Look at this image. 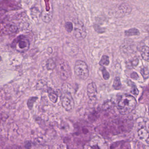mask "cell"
<instances>
[{
    "instance_id": "cell-1",
    "label": "cell",
    "mask_w": 149,
    "mask_h": 149,
    "mask_svg": "<svg viewBox=\"0 0 149 149\" xmlns=\"http://www.w3.org/2000/svg\"><path fill=\"white\" fill-rule=\"evenodd\" d=\"M136 101L134 97L130 95L121 96L118 103V109L121 114H129L136 108Z\"/></svg>"
},
{
    "instance_id": "cell-2",
    "label": "cell",
    "mask_w": 149,
    "mask_h": 149,
    "mask_svg": "<svg viewBox=\"0 0 149 149\" xmlns=\"http://www.w3.org/2000/svg\"><path fill=\"white\" fill-rule=\"evenodd\" d=\"M56 70L60 77L63 80H67L71 74V70L69 64L64 59L60 60L56 63Z\"/></svg>"
},
{
    "instance_id": "cell-3",
    "label": "cell",
    "mask_w": 149,
    "mask_h": 149,
    "mask_svg": "<svg viewBox=\"0 0 149 149\" xmlns=\"http://www.w3.org/2000/svg\"><path fill=\"white\" fill-rule=\"evenodd\" d=\"M76 75L83 80H86L89 77V70L88 65L83 61H77L74 66Z\"/></svg>"
},
{
    "instance_id": "cell-4",
    "label": "cell",
    "mask_w": 149,
    "mask_h": 149,
    "mask_svg": "<svg viewBox=\"0 0 149 149\" xmlns=\"http://www.w3.org/2000/svg\"><path fill=\"white\" fill-rule=\"evenodd\" d=\"M85 149H107V146L103 139L97 136L87 144Z\"/></svg>"
},
{
    "instance_id": "cell-5",
    "label": "cell",
    "mask_w": 149,
    "mask_h": 149,
    "mask_svg": "<svg viewBox=\"0 0 149 149\" xmlns=\"http://www.w3.org/2000/svg\"><path fill=\"white\" fill-rule=\"evenodd\" d=\"M74 24V34L75 36L78 40H83L87 36L86 29L83 23L80 21L76 20L75 21Z\"/></svg>"
},
{
    "instance_id": "cell-6",
    "label": "cell",
    "mask_w": 149,
    "mask_h": 149,
    "mask_svg": "<svg viewBox=\"0 0 149 149\" xmlns=\"http://www.w3.org/2000/svg\"><path fill=\"white\" fill-rule=\"evenodd\" d=\"M62 104L65 110L68 111H72L74 107V102L71 94L66 92L62 97Z\"/></svg>"
},
{
    "instance_id": "cell-7",
    "label": "cell",
    "mask_w": 149,
    "mask_h": 149,
    "mask_svg": "<svg viewBox=\"0 0 149 149\" xmlns=\"http://www.w3.org/2000/svg\"><path fill=\"white\" fill-rule=\"evenodd\" d=\"M16 45L21 51H26L29 47V41L23 36H20L17 38Z\"/></svg>"
},
{
    "instance_id": "cell-8",
    "label": "cell",
    "mask_w": 149,
    "mask_h": 149,
    "mask_svg": "<svg viewBox=\"0 0 149 149\" xmlns=\"http://www.w3.org/2000/svg\"><path fill=\"white\" fill-rule=\"evenodd\" d=\"M87 93L89 98L91 101H95L97 98V87L95 84L91 82L88 85L87 87Z\"/></svg>"
},
{
    "instance_id": "cell-9",
    "label": "cell",
    "mask_w": 149,
    "mask_h": 149,
    "mask_svg": "<svg viewBox=\"0 0 149 149\" xmlns=\"http://www.w3.org/2000/svg\"><path fill=\"white\" fill-rule=\"evenodd\" d=\"M140 54L142 58L146 61L149 62V47L147 46H144L140 48Z\"/></svg>"
},
{
    "instance_id": "cell-10",
    "label": "cell",
    "mask_w": 149,
    "mask_h": 149,
    "mask_svg": "<svg viewBox=\"0 0 149 149\" xmlns=\"http://www.w3.org/2000/svg\"><path fill=\"white\" fill-rule=\"evenodd\" d=\"M48 95L50 101L54 103H56L58 100V96L55 91L50 88H48L47 89Z\"/></svg>"
},
{
    "instance_id": "cell-11",
    "label": "cell",
    "mask_w": 149,
    "mask_h": 149,
    "mask_svg": "<svg viewBox=\"0 0 149 149\" xmlns=\"http://www.w3.org/2000/svg\"><path fill=\"white\" fill-rule=\"evenodd\" d=\"M56 64L55 61L52 58H49L47 61L46 67L49 70H53L56 68Z\"/></svg>"
},
{
    "instance_id": "cell-12",
    "label": "cell",
    "mask_w": 149,
    "mask_h": 149,
    "mask_svg": "<svg viewBox=\"0 0 149 149\" xmlns=\"http://www.w3.org/2000/svg\"><path fill=\"white\" fill-rule=\"evenodd\" d=\"M52 18V13H48L46 12H42V19L44 22L49 23L51 21Z\"/></svg>"
},
{
    "instance_id": "cell-13",
    "label": "cell",
    "mask_w": 149,
    "mask_h": 149,
    "mask_svg": "<svg viewBox=\"0 0 149 149\" xmlns=\"http://www.w3.org/2000/svg\"><path fill=\"white\" fill-rule=\"evenodd\" d=\"M125 34L127 36H139L140 34L139 30L136 28L131 29L128 30H126L125 32Z\"/></svg>"
},
{
    "instance_id": "cell-14",
    "label": "cell",
    "mask_w": 149,
    "mask_h": 149,
    "mask_svg": "<svg viewBox=\"0 0 149 149\" xmlns=\"http://www.w3.org/2000/svg\"><path fill=\"white\" fill-rule=\"evenodd\" d=\"M139 63V60L137 58H134L127 62V67L128 68L132 69L137 66Z\"/></svg>"
},
{
    "instance_id": "cell-15",
    "label": "cell",
    "mask_w": 149,
    "mask_h": 149,
    "mask_svg": "<svg viewBox=\"0 0 149 149\" xmlns=\"http://www.w3.org/2000/svg\"><path fill=\"white\" fill-rule=\"evenodd\" d=\"M110 63L109 58L107 56L104 55L101 58L99 64L102 66H107Z\"/></svg>"
},
{
    "instance_id": "cell-16",
    "label": "cell",
    "mask_w": 149,
    "mask_h": 149,
    "mask_svg": "<svg viewBox=\"0 0 149 149\" xmlns=\"http://www.w3.org/2000/svg\"><path fill=\"white\" fill-rule=\"evenodd\" d=\"M113 87L116 90H119L121 88V83L120 81V78L116 77L114 79V82H113Z\"/></svg>"
},
{
    "instance_id": "cell-17",
    "label": "cell",
    "mask_w": 149,
    "mask_h": 149,
    "mask_svg": "<svg viewBox=\"0 0 149 149\" xmlns=\"http://www.w3.org/2000/svg\"><path fill=\"white\" fill-rule=\"evenodd\" d=\"M141 75L143 76V78L144 80L148 79L149 77V70L147 68H143L141 69V71H140Z\"/></svg>"
},
{
    "instance_id": "cell-18",
    "label": "cell",
    "mask_w": 149,
    "mask_h": 149,
    "mask_svg": "<svg viewBox=\"0 0 149 149\" xmlns=\"http://www.w3.org/2000/svg\"><path fill=\"white\" fill-rule=\"evenodd\" d=\"M38 99V97H30L27 102V105L28 108L30 109H32L33 106L34 104L36 102V100Z\"/></svg>"
},
{
    "instance_id": "cell-19",
    "label": "cell",
    "mask_w": 149,
    "mask_h": 149,
    "mask_svg": "<svg viewBox=\"0 0 149 149\" xmlns=\"http://www.w3.org/2000/svg\"><path fill=\"white\" fill-rule=\"evenodd\" d=\"M65 28L68 33H71L73 30V23L70 22H67L65 24Z\"/></svg>"
},
{
    "instance_id": "cell-20",
    "label": "cell",
    "mask_w": 149,
    "mask_h": 149,
    "mask_svg": "<svg viewBox=\"0 0 149 149\" xmlns=\"http://www.w3.org/2000/svg\"><path fill=\"white\" fill-rule=\"evenodd\" d=\"M102 73L103 77L104 79L105 80H108L110 77V74L109 72H108L106 69L104 68H103L102 70Z\"/></svg>"
},
{
    "instance_id": "cell-21",
    "label": "cell",
    "mask_w": 149,
    "mask_h": 149,
    "mask_svg": "<svg viewBox=\"0 0 149 149\" xmlns=\"http://www.w3.org/2000/svg\"><path fill=\"white\" fill-rule=\"evenodd\" d=\"M94 27L95 30L99 33H102L104 32V29L103 28L101 27L100 26H98V25H94Z\"/></svg>"
},
{
    "instance_id": "cell-22",
    "label": "cell",
    "mask_w": 149,
    "mask_h": 149,
    "mask_svg": "<svg viewBox=\"0 0 149 149\" xmlns=\"http://www.w3.org/2000/svg\"><path fill=\"white\" fill-rule=\"evenodd\" d=\"M131 92L134 95H137L138 94V90L136 86H134L132 87V90Z\"/></svg>"
},
{
    "instance_id": "cell-23",
    "label": "cell",
    "mask_w": 149,
    "mask_h": 149,
    "mask_svg": "<svg viewBox=\"0 0 149 149\" xmlns=\"http://www.w3.org/2000/svg\"><path fill=\"white\" fill-rule=\"evenodd\" d=\"M5 149H22V148L18 146L13 145L8 146Z\"/></svg>"
},
{
    "instance_id": "cell-24",
    "label": "cell",
    "mask_w": 149,
    "mask_h": 149,
    "mask_svg": "<svg viewBox=\"0 0 149 149\" xmlns=\"http://www.w3.org/2000/svg\"><path fill=\"white\" fill-rule=\"evenodd\" d=\"M131 77L132 79H135V80H136L139 78V76L136 72H133L131 75Z\"/></svg>"
},
{
    "instance_id": "cell-25",
    "label": "cell",
    "mask_w": 149,
    "mask_h": 149,
    "mask_svg": "<svg viewBox=\"0 0 149 149\" xmlns=\"http://www.w3.org/2000/svg\"><path fill=\"white\" fill-rule=\"evenodd\" d=\"M32 147V145H31V143L30 142H28L25 145V148L26 149H30V148Z\"/></svg>"
},
{
    "instance_id": "cell-26",
    "label": "cell",
    "mask_w": 149,
    "mask_h": 149,
    "mask_svg": "<svg viewBox=\"0 0 149 149\" xmlns=\"http://www.w3.org/2000/svg\"><path fill=\"white\" fill-rule=\"evenodd\" d=\"M146 131H147V138L146 142H149V125H148V127L146 128Z\"/></svg>"
},
{
    "instance_id": "cell-27",
    "label": "cell",
    "mask_w": 149,
    "mask_h": 149,
    "mask_svg": "<svg viewBox=\"0 0 149 149\" xmlns=\"http://www.w3.org/2000/svg\"><path fill=\"white\" fill-rule=\"evenodd\" d=\"M148 112H149V111H148Z\"/></svg>"
}]
</instances>
